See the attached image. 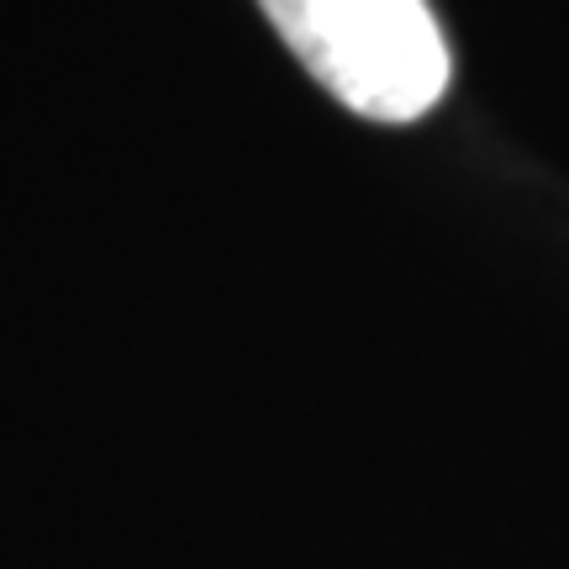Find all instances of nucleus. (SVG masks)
<instances>
[{
    "label": "nucleus",
    "instance_id": "1",
    "mask_svg": "<svg viewBox=\"0 0 569 569\" xmlns=\"http://www.w3.org/2000/svg\"><path fill=\"white\" fill-rule=\"evenodd\" d=\"M306 74L369 122H422L453 84L432 0H259Z\"/></svg>",
    "mask_w": 569,
    "mask_h": 569
}]
</instances>
